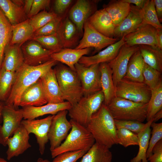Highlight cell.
I'll use <instances>...</instances> for the list:
<instances>
[{
	"label": "cell",
	"mask_w": 162,
	"mask_h": 162,
	"mask_svg": "<svg viewBox=\"0 0 162 162\" xmlns=\"http://www.w3.org/2000/svg\"><path fill=\"white\" fill-rule=\"evenodd\" d=\"M57 62L51 59L36 66L28 65L24 63L16 72V80L5 104L12 105L17 109L23 92L52 68Z\"/></svg>",
	"instance_id": "obj_1"
},
{
	"label": "cell",
	"mask_w": 162,
	"mask_h": 162,
	"mask_svg": "<svg viewBox=\"0 0 162 162\" xmlns=\"http://www.w3.org/2000/svg\"><path fill=\"white\" fill-rule=\"evenodd\" d=\"M95 142L110 148L117 144V128L114 119L104 103L92 116L86 127Z\"/></svg>",
	"instance_id": "obj_2"
},
{
	"label": "cell",
	"mask_w": 162,
	"mask_h": 162,
	"mask_svg": "<svg viewBox=\"0 0 162 162\" xmlns=\"http://www.w3.org/2000/svg\"><path fill=\"white\" fill-rule=\"evenodd\" d=\"M72 127L64 141L51 152L52 158L62 153L80 150L88 151L94 144L95 140L86 128L72 119Z\"/></svg>",
	"instance_id": "obj_3"
},
{
	"label": "cell",
	"mask_w": 162,
	"mask_h": 162,
	"mask_svg": "<svg viewBox=\"0 0 162 162\" xmlns=\"http://www.w3.org/2000/svg\"><path fill=\"white\" fill-rule=\"evenodd\" d=\"M56 76L62 98L71 106L84 96L82 84L75 71L61 64L54 68Z\"/></svg>",
	"instance_id": "obj_4"
},
{
	"label": "cell",
	"mask_w": 162,
	"mask_h": 162,
	"mask_svg": "<svg viewBox=\"0 0 162 162\" xmlns=\"http://www.w3.org/2000/svg\"><path fill=\"white\" fill-rule=\"evenodd\" d=\"M148 104L116 96L106 106L114 119L142 122L146 119Z\"/></svg>",
	"instance_id": "obj_5"
},
{
	"label": "cell",
	"mask_w": 162,
	"mask_h": 162,
	"mask_svg": "<svg viewBox=\"0 0 162 162\" xmlns=\"http://www.w3.org/2000/svg\"><path fill=\"white\" fill-rule=\"evenodd\" d=\"M104 100L102 90L83 96L68 110V115L71 119L86 127L92 116L99 109Z\"/></svg>",
	"instance_id": "obj_6"
},
{
	"label": "cell",
	"mask_w": 162,
	"mask_h": 162,
	"mask_svg": "<svg viewBox=\"0 0 162 162\" xmlns=\"http://www.w3.org/2000/svg\"><path fill=\"white\" fill-rule=\"evenodd\" d=\"M116 97L135 102L147 104L151 95V91L144 82L123 78L116 87Z\"/></svg>",
	"instance_id": "obj_7"
},
{
	"label": "cell",
	"mask_w": 162,
	"mask_h": 162,
	"mask_svg": "<svg viewBox=\"0 0 162 162\" xmlns=\"http://www.w3.org/2000/svg\"><path fill=\"white\" fill-rule=\"evenodd\" d=\"M75 68L82 84L84 96L101 90L100 64L86 67L77 63L75 65Z\"/></svg>",
	"instance_id": "obj_8"
},
{
	"label": "cell",
	"mask_w": 162,
	"mask_h": 162,
	"mask_svg": "<svg viewBox=\"0 0 162 162\" xmlns=\"http://www.w3.org/2000/svg\"><path fill=\"white\" fill-rule=\"evenodd\" d=\"M2 116L3 124L2 125H0V144L5 146L8 138L13 135L21 124L23 118L22 109H16L11 105H3Z\"/></svg>",
	"instance_id": "obj_9"
},
{
	"label": "cell",
	"mask_w": 162,
	"mask_h": 162,
	"mask_svg": "<svg viewBox=\"0 0 162 162\" xmlns=\"http://www.w3.org/2000/svg\"><path fill=\"white\" fill-rule=\"evenodd\" d=\"M83 36L75 48L81 49L87 48H94L93 54L100 50L118 41L116 39L107 37L96 30L87 20L83 26Z\"/></svg>",
	"instance_id": "obj_10"
},
{
	"label": "cell",
	"mask_w": 162,
	"mask_h": 162,
	"mask_svg": "<svg viewBox=\"0 0 162 162\" xmlns=\"http://www.w3.org/2000/svg\"><path fill=\"white\" fill-rule=\"evenodd\" d=\"M68 113V110H63L53 116L48 133L50 151L61 144L71 129V124L67 118Z\"/></svg>",
	"instance_id": "obj_11"
},
{
	"label": "cell",
	"mask_w": 162,
	"mask_h": 162,
	"mask_svg": "<svg viewBox=\"0 0 162 162\" xmlns=\"http://www.w3.org/2000/svg\"><path fill=\"white\" fill-rule=\"evenodd\" d=\"M139 49L138 45L131 46L125 43L120 49L116 56L108 63L112 71L115 87L125 76L130 58Z\"/></svg>",
	"instance_id": "obj_12"
},
{
	"label": "cell",
	"mask_w": 162,
	"mask_h": 162,
	"mask_svg": "<svg viewBox=\"0 0 162 162\" xmlns=\"http://www.w3.org/2000/svg\"><path fill=\"white\" fill-rule=\"evenodd\" d=\"M53 116L50 115L40 119H24L21 122L29 134L33 133L35 135L41 155L44 154L49 140L48 133Z\"/></svg>",
	"instance_id": "obj_13"
},
{
	"label": "cell",
	"mask_w": 162,
	"mask_h": 162,
	"mask_svg": "<svg viewBox=\"0 0 162 162\" xmlns=\"http://www.w3.org/2000/svg\"><path fill=\"white\" fill-rule=\"evenodd\" d=\"M24 63L28 65L36 66L51 59L55 51L47 49L33 40L26 42L21 46Z\"/></svg>",
	"instance_id": "obj_14"
},
{
	"label": "cell",
	"mask_w": 162,
	"mask_h": 162,
	"mask_svg": "<svg viewBox=\"0 0 162 162\" xmlns=\"http://www.w3.org/2000/svg\"><path fill=\"white\" fill-rule=\"evenodd\" d=\"M96 1L78 0L71 9L68 18L75 25L80 34L83 32L85 22L97 10Z\"/></svg>",
	"instance_id": "obj_15"
},
{
	"label": "cell",
	"mask_w": 162,
	"mask_h": 162,
	"mask_svg": "<svg viewBox=\"0 0 162 162\" xmlns=\"http://www.w3.org/2000/svg\"><path fill=\"white\" fill-rule=\"evenodd\" d=\"M130 5L131 10L128 15L115 27L113 38L118 40L143 24L141 9Z\"/></svg>",
	"instance_id": "obj_16"
},
{
	"label": "cell",
	"mask_w": 162,
	"mask_h": 162,
	"mask_svg": "<svg viewBox=\"0 0 162 162\" xmlns=\"http://www.w3.org/2000/svg\"><path fill=\"white\" fill-rule=\"evenodd\" d=\"M157 29L150 25L143 24L124 37L125 44L131 46L145 45L157 47L156 38Z\"/></svg>",
	"instance_id": "obj_17"
},
{
	"label": "cell",
	"mask_w": 162,
	"mask_h": 162,
	"mask_svg": "<svg viewBox=\"0 0 162 162\" xmlns=\"http://www.w3.org/2000/svg\"><path fill=\"white\" fill-rule=\"evenodd\" d=\"M29 134L21 124L13 136L10 137L7 141L8 148L6 154L8 160L23 153L31 147L29 142Z\"/></svg>",
	"instance_id": "obj_18"
},
{
	"label": "cell",
	"mask_w": 162,
	"mask_h": 162,
	"mask_svg": "<svg viewBox=\"0 0 162 162\" xmlns=\"http://www.w3.org/2000/svg\"><path fill=\"white\" fill-rule=\"evenodd\" d=\"M124 37L96 55L83 56L78 63L86 67H89L94 64L109 62L116 56L121 47L125 43Z\"/></svg>",
	"instance_id": "obj_19"
},
{
	"label": "cell",
	"mask_w": 162,
	"mask_h": 162,
	"mask_svg": "<svg viewBox=\"0 0 162 162\" xmlns=\"http://www.w3.org/2000/svg\"><path fill=\"white\" fill-rule=\"evenodd\" d=\"M47 104L40 78L27 88L20 98L19 106H39Z\"/></svg>",
	"instance_id": "obj_20"
},
{
	"label": "cell",
	"mask_w": 162,
	"mask_h": 162,
	"mask_svg": "<svg viewBox=\"0 0 162 162\" xmlns=\"http://www.w3.org/2000/svg\"><path fill=\"white\" fill-rule=\"evenodd\" d=\"M40 79L47 104H58L64 101L57 80L55 69H51Z\"/></svg>",
	"instance_id": "obj_21"
},
{
	"label": "cell",
	"mask_w": 162,
	"mask_h": 162,
	"mask_svg": "<svg viewBox=\"0 0 162 162\" xmlns=\"http://www.w3.org/2000/svg\"><path fill=\"white\" fill-rule=\"evenodd\" d=\"M87 20L98 32L107 37L113 38L115 26L104 8L97 10Z\"/></svg>",
	"instance_id": "obj_22"
},
{
	"label": "cell",
	"mask_w": 162,
	"mask_h": 162,
	"mask_svg": "<svg viewBox=\"0 0 162 162\" xmlns=\"http://www.w3.org/2000/svg\"><path fill=\"white\" fill-rule=\"evenodd\" d=\"M71 106L70 104L66 101L58 104H47L39 106L25 107L22 108L23 118L30 120L46 114L54 115L61 111L68 110Z\"/></svg>",
	"instance_id": "obj_23"
},
{
	"label": "cell",
	"mask_w": 162,
	"mask_h": 162,
	"mask_svg": "<svg viewBox=\"0 0 162 162\" xmlns=\"http://www.w3.org/2000/svg\"><path fill=\"white\" fill-rule=\"evenodd\" d=\"M56 33L63 48H72L77 44L80 33L68 17L61 20Z\"/></svg>",
	"instance_id": "obj_24"
},
{
	"label": "cell",
	"mask_w": 162,
	"mask_h": 162,
	"mask_svg": "<svg viewBox=\"0 0 162 162\" xmlns=\"http://www.w3.org/2000/svg\"><path fill=\"white\" fill-rule=\"evenodd\" d=\"M92 48H63L59 51L52 53L51 56V59L64 64L72 70L75 71V65L78 62L82 57L89 54Z\"/></svg>",
	"instance_id": "obj_25"
},
{
	"label": "cell",
	"mask_w": 162,
	"mask_h": 162,
	"mask_svg": "<svg viewBox=\"0 0 162 162\" xmlns=\"http://www.w3.org/2000/svg\"><path fill=\"white\" fill-rule=\"evenodd\" d=\"M23 63L21 46L17 44H9L7 46L4 50L1 69L16 72Z\"/></svg>",
	"instance_id": "obj_26"
},
{
	"label": "cell",
	"mask_w": 162,
	"mask_h": 162,
	"mask_svg": "<svg viewBox=\"0 0 162 162\" xmlns=\"http://www.w3.org/2000/svg\"><path fill=\"white\" fill-rule=\"evenodd\" d=\"M100 66L101 86L104 98L103 103L107 106L116 96V88L113 81L112 71L108 63H101Z\"/></svg>",
	"instance_id": "obj_27"
},
{
	"label": "cell",
	"mask_w": 162,
	"mask_h": 162,
	"mask_svg": "<svg viewBox=\"0 0 162 162\" xmlns=\"http://www.w3.org/2000/svg\"><path fill=\"white\" fill-rule=\"evenodd\" d=\"M0 9L12 26L27 19L23 7L17 5L12 0H0Z\"/></svg>",
	"instance_id": "obj_28"
},
{
	"label": "cell",
	"mask_w": 162,
	"mask_h": 162,
	"mask_svg": "<svg viewBox=\"0 0 162 162\" xmlns=\"http://www.w3.org/2000/svg\"><path fill=\"white\" fill-rule=\"evenodd\" d=\"M145 64L139 49L130 58L126 74L123 78L134 81L144 82L143 70Z\"/></svg>",
	"instance_id": "obj_29"
},
{
	"label": "cell",
	"mask_w": 162,
	"mask_h": 162,
	"mask_svg": "<svg viewBox=\"0 0 162 162\" xmlns=\"http://www.w3.org/2000/svg\"><path fill=\"white\" fill-rule=\"evenodd\" d=\"M145 63L162 73V50L158 47L148 45H138Z\"/></svg>",
	"instance_id": "obj_30"
},
{
	"label": "cell",
	"mask_w": 162,
	"mask_h": 162,
	"mask_svg": "<svg viewBox=\"0 0 162 162\" xmlns=\"http://www.w3.org/2000/svg\"><path fill=\"white\" fill-rule=\"evenodd\" d=\"M79 162H112V155L110 148L95 142Z\"/></svg>",
	"instance_id": "obj_31"
},
{
	"label": "cell",
	"mask_w": 162,
	"mask_h": 162,
	"mask_svg": "<svg viewBox=\"0 0 162 162\" xmlns=\"http://www.w3.org/2000/svg\"><path fill=\"white\" fill-rule=\"evenodd\" d=\"M116 26L128 15L131 10L130 4L122 0H111L104 7Z\"/></svg>",
	"instance_id": "obj_32"
},
{
	"label": "cell",
	"mask_w": 162,
	"mask_h": 162,
	"mask_svg": "<svg viewBox=\"0 0 162 162\" xmlns=\"http://www.w3.org/2000/svg\"><path fill=\"white\" fill-rule=\"evenodd\" d=\"M34 31L29 19L16 25L12 26V37L9 44L21 46L34 36Z\"/></svg>",
	"instance_id": "obj_33"
},
{
	"label": "cell",
	"mask_w": 162,
	"mask_h": 162,
	"mask_svg": "<svg viewBox=\"0 0 162 162\" xmlns=\"http://www.w3.org/2000/svg\"><path fill=\"white\" fill-rule=\"evenodd\" d=\"M153 122L152 118L147 122L145 128L137 134L139 150L136 155L130 160V162H148L146 157V153L151 135L150 126Z\"/></svg>",
	"instance_id": "obj_34"
},
{
	"label": "cell",
	"mask_w": 162,
	"mask_h": 162,
	"mask_svg": "<svg viewBox=\"0 0 162 162\" xmlns=\"http://www.w3.org/2000/svg\"><path fill=\"white\" fill-rule=\"evenodd\" d=\"M12 37V25L0 9V70L4 50L10 44Z\"/></svg>",
	"instance_id": "obj_35"
},
{
	"label": "cell",
	"mask_w": 162,
	"mask_h": 162,
	"mask_svg": "<svg viewBox=\"0 0 162 162\" xmlns=\"http://www.w3.org/2000/svg\"><path fill=\"white\" fill-rule=\"evenodd\" d=\"M16 72L0 70V101H6L15 82Z\"/></svg>",
	"instance_id": "obj_36"
},
{
	"label": "cell",
	"mask_w": 162,
	"mask_h": 162,
	"mask_svg": "<svg viewBox=\"0 0 162 162\" xmlns=\"http://www.w3.org/2000/svg\"><path fill=\"white\" fill-rule=\"evenodd\" d=\"M162 109V82L151 91V95L148 103L146 119L147 122Z\"/></svg>",
	"instance_id": "obj_37"
},
{
	"label": "cell",
	"mask_w": 162,
	"mask_h": 162,
	"mask_svg": "<svg viewBox=\"0 0 162 162\" xmlns=\"http://www.w3.org/2000/svg\"><path fill=\"white\" fill-rule=\"evenodd\" d=\"M141 10L143 24L150 25L157 29H162V25L156 14L154 0H146Z\"/></svg>",
	"instance_id": "obj_38"
},
{
	"label": "cell",
	"mask_w": 162,
	"mask_h": 162,
	"mask_svg": "<svg viewBox=\"0 0 162 162\" xmlns=\"http://www.w3.org/2000/svg\"><path fill=\"white\" fill-rule=\"evenodd\" d=\"M31 40L37 42L44 48L56 52L63 48L56 33L49 35L34 36Z\"/></svg>",
	"instance_id": "obj_39"
},
{
	"label": "cell",
	"mask_w": 162,
	"mask_h": 162,
	"mask_svg": "<svg viewBox=\"0 0 162 162\" xmlns=\"http://www.w3.org/2000/svg\"><path fill=\"white\" fill-rule=\"evenodd\" d=\"M161 73L145 63L143 70L144 83L151 91L156 88L162 82Z\"/></svg>",
	"instance_id": "obj_40"
},
{
	"label": "cell",
	"mask_w": 162,
	"mask_h": 162,
	"mask_svg": "<svg viewBox=\"0 0 162 162\" xmlns=\"http://www.w3.org/2000/svg\"><path fill=\"white\" fill-rule=\"evenodd\" d=\"M58 16L53 12L43 10L29 18V22L34 32Z\"/></svg>",
	"instance_id": "obj_41"
},
{
	"label": "cell",
	"mask_w": 162,
	"mask_h": 162,
	"mask_svg": "<svg viewBox=\"0 0 162 162\" xmlns=\"http://www.w3.org/2000/svg\"><path fill=\"white\" fill-rule=\"evenodd\" d=\"M117 144L124 147L138 145L137 135L124 128L117 129Z\"/></svg>",
	"instance_id": "obj_42"
},
{
	"label": "cell",
	"mask_w": 162,
	"mask_h": 162,
	"mask_svg": "<svg viewBox=\"0 0 162 162\" xmlns=\"http://www.w3.org/2000/svg\"><path fill=\"white\" fill-rule=\"evenodd\" d=\"M150 127L152 128V130L151 131V137L149 140L146 153L147 158L152 154V150L155 145L162 140V123H156L153 122Z\"/></svg>",
	"instance_id": "obj_43"
},
{
	"label": "cell",
	"mask_w": 162,
	"mask_h": 162,
	"mask_svg": "<svg viewBox=\"0 0 162 162\" xmlns=\"http://www.w3.org/2000/svg\"><path fill=\"white\" fill-rule=\"evenodd\" d=\"M115 126L118 129L124 128L137 134L145 128L147 123L133 120H122L114 119Z\"/></svg>",
	"instance_id": "obj_44"
},
{
	"label": "cell",
	"mask_w": 162,
	"mask_h": 162,
	"mask_svg": "<svg viewBox=\"0 0 162 162\" xmlns=\"http://www.w3.org/2000/svg\"><path fill=\"white\" fill-rule=\"evenodd\" d=\"M62 18L58 16L34 32V36H47L56 33Z\"/></svg>",
	"instance_id": "obj_45"
},
{
	"label": "cell",
	"mask_w": 162,
	"mask_h": 162,
	"mask_svg": "<svg viewBox=\"0 0 162 162\" xmlns=\"http://www.w3.org/2000/svg\"><path fill=\"white\" fill-rule=\"evenodd\" d=\"M87 151L80 150L63 153L54 158L52 162H77Z\"/></svg>",
	"instance_id": "obj_46"
},
{
	"label": "cell",
	"mask_w": 162,
	"mask_h": 162,
	"mask_svg": "<svg viewBox=\"0 0 162 162\" xmlns=\"http://www.w3.org/2000/svg\"><path fill=\"white\" fill-rule=\"evenodd\" d=\"M50 2V0H34L31 10L27 15L30 18L44 10L49 7Z\"/></svg>",
	"instance_id": "obj_47"
},
{
	"label": "cell",
	"mask_w": 162,
	"mask_h": 162,
	"mask_svg": "<svg viewBox=\"0 0 162 162\" xmlns=\"http://www.w3.org/2000/svg\"><path fill=\"white\" fill-rule=\"evenodd\" d=\"M149 162H162V140L154 146L152 154L147 158Z\"/></svg>",
	"instance_id": "obj_48"
},
{
	"label": "cell",
	"mask_w": 162,
	"mask_h": 162,
	"mask_svg": "<svg viewBox=\"0 0 162 162\" xmlns=\"http://www.w3.org/2000/svg\"><path fill=\"white\" fill-rule=\"evenodd\" d=\"M72 2L71 0H56L54 3L56 12L59 14L63 13Z\"/></svg>",
	"instance_id": "obj_49"
},
{
	"label": "cell",
	"mask_w": 162,
	"mask_h": 162,
	"mask_svg": "<svg viewBox=\"0 0 162 162\" xmlns=\"http://www.w3.org/2000/svg\"><path fill=\"white\" fill-rule=\"evenodd\" d=\"M155 9L157 17L160 23L162 22V0H154Z\"/></svg>",
	"instance_id": "obj_50"
},
{
	"label": "cell",
	"mask_w": 162,
	"mask_h": 162,
	"mask_svg": "<svg viewBox=\"0 0 162 162\" xmlns=\"http://www.w3.org/2000/svg\"><path fill=\"white\" fill-rule=\"evenodd\" d=\"M124 2L130 4H134L138 8L142 9L145 3L146 0H122Z\"/></svg>",
	"instance_id": "obj_51"
},
{
	"label": "cell",
	"mask_w": 162,
	"mask_h": 162,
	"mask_svg": "<svg viewBox=\"0 0 162 162\" xmlns=\"http://www.w3.org/2000/svg\"><path fill=\"white\" fill-rule=\"evenodd\" d=\"M34 0H24V5L23 6L24 11L27 16L29 13L33 2Z\"/></svg>",
	"instance_id": "obj_52"
},
{
	"label": "cell",
	"mask_w": 162,
	"mask_h": 162,
	"mask_svg": "<svg viewBox=\"0 0 162 162\" xmlns=\"http://www.w3.org/2000/svg\"><path fill=\"white\" fill-rule=\"evenodd\" d=\"M156 38L157 47L162 50V29H157Z\"/></svg>",
	"instance_id": "obj_53"
},
{
	"label": "cell",
	"mask_w": 162,
	"mask_h": 162,
	"mask_svg": "<svg viewBox=\"0 0 162 162\" xmlns=\"http://www.w3.org/2000/svg\"><path fill=\"white\" fill-rule=\"evenodd\" d=\"M162 118V109L158 112L153 117V122L158 121Z\"/></svg>",
	"instance_id": "obj_54"
},
{
	"label": "cell",
	"mask_w": 162,
	"mask_h": 162,
	"mask_svg": "<svg viewBox=\"0 0 162 162\" xmlns=\"http://www.w3.org/2000/svg\"><path fill=\"white\" fill-rule=\"evenodd\" d=\"M12 1L17 5L19 6L23 7L24 3V0H14Z\"/></svg>",
	"instance_id": "obj_55"
},
{
	"label": "cell",
	"mask_w": 162,
	"mask_h": 162,
	"mask_svg": "<svg viewBox=\"0 0 162 162\" xmlns=\"http://www.w3.org/2000/svg\"><path fill=\"white\" fill-rule=\"evenodd\" d=\"M0 162H8L3 158H0ZM37 162H51L47 159H44L41 158L38 159Z\"/></svg>",
	"instance_id": "obj_56"
},
{
	"label": "cell",
	"mask_w": 162,
	"mask_h": 162,
	"mask_svg": "<svg viewBox=\"0 0 162 162\" xmlns=\"http://www.w3.org/2000/svg\"><path fill=\"white\" fill-rule=\"evenodd\" d=\"M3 105L0 101V119L1 116H2V110Z\"/></svg>",
	"instance_id": "obj_57"
},
{
	"label": "cell",
	"mask_w": 162,
	"mask_h": 162,
	"mask_svg": "<svg viewBox=\"0 0 162 162\" xmlns=\"http://www.w3.org/2000/svg\"></svg>",
	"instance_id": "obj_58"
}]
</instances>
